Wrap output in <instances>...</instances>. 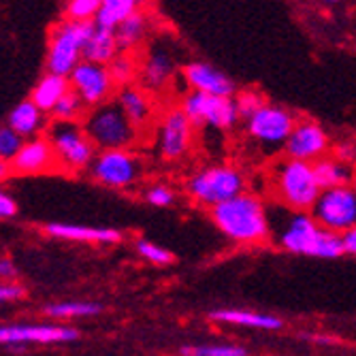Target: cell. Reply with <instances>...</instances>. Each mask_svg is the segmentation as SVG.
<instances>
[{
	"mask_svg": "<svg viewBox=\"0 0 356 356\" xmlns=\"http://www.w3.org/2000/svg\"><path fill=\"white\" fill-rule=\"evenodd\" d=\"M269 209V229L271 241L299 256H316V258H339L343 252L341 235L329 229H322L312 216V211H301L286 207L282 203L267 205Z\"/></svg>",
	"mask_w": 356,
	"mask_h": 356,
	"instance_id": "obj_1",
	"label": "cell"
},
{
	"mask_svg": "<svg viewBox=\"0 0 356 356\" xmlns=\"http://www.w3.org/2000/svg\"><path fill=\"white\" fill-rule=\"evenodd\" d=\"M216 229L235 245H261L269 241V209L256 192H241L209 209Z\"/></svg>",
	"mask_w": 356,
	"mask_h": 356,
	"instance_id": "obj_2",
	"label": "cell"
},
{
	"mask_svg": "<svg viewBox=\"0 0 356 356\" xmlns=\"http://www.w3.org/2000/svg\"><path fill=\"white\" fill-rule=\"evenodd\" d=\"M269 188L273 199L286 207L309 211L320 194V184L314 171V163L284 156L275 160L269 175Z\"/></svg>",
	"mask_w": 356,
	"mask_h": 356,
	"instance_id": "obj_3",
	"label": "cell"
},
{
	"mask_svg": "<svg viewBox=\"0 0 356 356\" xmlns=\"http://www.w3.org/2000/svg\"><path fill=\"white\" fill-rule=\"evenodd\" d=\"M248 190L245 173L235 165H209L186 179L188 199L203 209H211Z\"/></svg>",
	"mask_w": 356,
	"mask_h": 356,
	"instance_id": "obj_4",
	"label": "cell"
},
{
	"mask_svg": "<svg viewBox=\"0 0 356 356\" xmlns=\"http://www.w3.org/2000/svg\"><path fill=\"white\" fill-rule=\"evenodd\" d=\"M83 126L99 149L133 147L141 139V131L128 120L118 101H107L83 115Z\"/></svg>",
	"mask_w": 356,
	"mask_h": 356,
	"instance_id": "obj_5",
	"label": "cell"
},
{
	"mask_svg": "<svg viewBox=\"0 0 356 356\" xmlns=\"http://www.w3.org/2000/svg\"><path fill=\"white\" fill-rule=\"evenodd\" d=\"M45 137L56 152L58 165L71 173L90 169L96 149H99L79 120H54Z\"/></svg>",
	"mask_w": 356,
	"mask_h": 356,
	"instance_id": "obj_6",
	"label": "cell"
},
{
	"mask_svg": "<svg viewBox=\"0 0 356 356\" xmlns=\"http://www.w3.org/2000/svg\"><path fill=\"white\" fill-rule=\"evenodd\" d=\"M297 115L286 107L265 103L256 109L250 118H245V135L252 145L265 156H275L284 152V145L297 124Z\"/></svg>",
	"mask_w": 356,
	"mask_h": 356,
	"instance_id": "obj_7",
	"label": "cell"
},
{
	"mask_svg": "<svg viewBox=\"0 0 356 356\" xmlns=\"http://www.w3.org/2000/svg\"><path fill=\"white\" fill-rule=\"evenodd\" d=\"M181 109L190 118L192 126L199 133L213 131V133H229L237 126L239 109L233 96H218L199 90H190L181 99Z\"/></svg>",
	"mask_w": 356,
	"mask_h": 356,
	"instance_id": "obj_8",
	"label": "cell"
},
{
	"mask_svg": "<svg viewBox=\"0 0 356 356\" xmlns=\"http://www.w3.org/2000/svg\"><path fill=\"white\" fill-rule=\"evenodd\" d=\"M94 30V22L67 19L51 32L47 47V71L58 75H71V71L83 60V47Z\"/></svg>",
	"mask_w": 356,
	"mask_h": 356,
	"instance_id": "obj_9",
	"label": "cell"
},
{
	"mask_svg": "<svg viewBox=\"0 0 356 356\" xmlns=\"http://www.w3.org/2000/svg\"><path fill=\"white\" fill-rule=\"evenodd\" d=\"M92 177L113 190H128L145 175V163L131 147L101 149L90 165Z\"/></svg>",
	"mask_w": 356,
	"mask_h": 356,
	"instance_id": "obj_10",
	"label": "cell"
},
{
	"mask_svg": "<svg viewBox=\"0 0 356 356\" xmlns=\"http://www.w3.org/2000/svg\"><path fill=\"white\" fill-rule=\"evenodd\" d=\"M194 133L197 128L192 126L186 111L179 107H169L163 115H160L156 131H154V149L156 156L163 163H181V160L190 154L194 145Z\"/></svg>",
	"mask_w": 356,
	"mask_h": 356,
	"instance_id": "obj_11",
	"label": "cell"
},
{
	"mask_svg": "<svg viewBox=\"0 0 356 356\" xmlns=\"http://www.w3.org/2000/svg\"><path fill=\"white\" fill-rule=\"evenodd\" d=\"M309 211L322 229L335 231L339 235L346 233L356 224V188H354V184L322 188Z\"/></svg>",
	"mask_w": 356,
	"mask_h": 356,
	"instance_id": "obj_12",
	"label": "cell"
},
{
	"mask_svg": "<svg viewBox=\"0 0 356 356\" xmlns=\"http://www.w3.org/2000/svg\"><path fill=\"white\" fill-rule=\"evenodd\" d=\"M177 75V54L171 39H156L149 43L141 64H139V81L152 92H167L173 77Z\"/></svg>",
	"mask_w": 356,
	"mask_h": 356,
	"instance_id": "obj_13",
	"label": "cell"
},
{
	"mask_svg": "<svg viewBox=\"0 0 356 356\" xmlns=\"http://www.w3.org/2000/svg\"><path fill=\"white\" fill-rule=\"evenodd\" d=\"M71 88L86 101L88 107H96L107 103L115 90V81L111 77L109 64L81 60L69 75Z\"/></svg>",
	"mask_w": 356,
	"mask_h": 356,
	"instance_id": "obj_14",
	"label": "cell"
},
{
	"mask_svg": "<svg viewBox=\"0 0 356 356\" xmlns=\"http://www.w3.org/2000/svg\"><path fill=\"white\" fill-rule=\"evenodd\" d=\"M331 137L318 122L301 118L297 120L293 133H290L286 145H284V156L307 160V163H316V160L325 158L331 154Z\"/></svg>",
	"mask_w": 356,
	"mask_h": 356,
	"instance_id": "obj_15",
	"label": "cell"
},
{
	"mask_svg": "<svg viewBox=\"0 0 356 356\" xmlns=\"http://www.w3.org/2000/svg\"><path fill=\"white\" fill-rule=\"evenodd\" d=\"M79 339V331L64 325H9L0 327V346L22 343H71Z\"/></svg>",
	"mask_w": 356,
	"mask_h": 356,
	"instance_id": "obj_16",
	"label": "cell"
},
{
	"mask_svg": "<svg viewBox=\"0 0 356 356\" xmlns=\"http://www.w3.org/2000/svg\"><path fill=\"white\" fill-rule=\"evenodd\" d=\"M56 163V152L49 139L35 135L24 141L19 152L11 158V169L15 175H39L49 171Z\"/></svg>",
	"mask_w": 356,
	"mask_h": 356,
	"instance_id": "obj_17",
	"label": "cell"
},
{
	"mask_svg": "<svg viewBox=\"0 0 356 356\" xmlns=\"http://www.w3.org/2000/svg\"><path fill=\"white\" fill-rule=\"evenodd\" d=\"M179 75L190 90L218 94V96H233L237 92L233 79L207 62H188L184 64Z\"/></svg>",
	"mask_w": 356,
	"mask_h": 356,
	"instance_id": "obj_18",
	"label": "cell"
},
{
	"mask_svg": "<svg viewBox=\"0 0 356 356\" xmlns=\"http://www.w3.org/2000/svg\"><path fill=\"white\" fill-rule=\"evenodd\" d=\"M115 101L120 103V107L124 109V113L128 115L141 133H145L147 128L152 126L154 118H156V105H154V99H152V92H147L143 86H122Z\"/></svg>",
	"mask_w": 356,
	"mask_h": 356,
	"instance_id": "obj_19",
	"label": "cell"
},
{
	"mask_svg": "<svg viewBox=\"0 0 356 356\" xmlns=\"http://www.w3.org/2000/svg\"><path fill=\"white\" fill-rule=\"evenodd\" d=\"M45 233L58 239L69 241H83V243H120L122 233L115 229H96V226H81V224H64L51 222L45 224Z\"/></svg>",
	"mask_w": 356,
	"mask_h": 356,
	"instance_id": "obj_20",
	"label": "cell"
},
{
	"mask_svg": "<svg viewBox=\"0 0 356 356\" xmlns=\"http://www.w3.org/2000/svg\"><path fill=\"white\" fill-rule=\"evenodd\" d=\"M209 318L222 325H237V327H250L258 331H280L284 329V320L273 314L252 312V309H213L209 312Z\"/></svg>",
	"mask_w": 356,
	"mask_h": 356,
	"instance_id": "obj_21",
	"label": "cell"
},
{
	"mask_svg": "<svg viewBox=\"0 0 356 356\" xmlns=\"http://www.w3.org/2000/svg\"><path fill=\"white\" fill-rule=\"evenodd\" d=\"M69 90H71V79H69L67 75H58V73L47 71V73L39 79V83L35 86V90H32L30 99L35 101L43 111L51 113V109L56 107V103H58Z\"/></svg>",
	"mask_w": 356,
	"mask_h": 356,
	"instance_id": "obj_22",
	"label": "cell"
},
{
	"mask_svg": "<svg viewBox=\"0 0 356 356\" xmlns=\"http://www.w3.org/2000/svg\"><path fill=\"white\" fill-rule=\"evenodd\" d=\"M314 171L318 177L320 188H335V186H346L354 181L356 167L343 163L337 156L327 154L325 158H320L314 163Z\"/></svg>",
	"mask_w": 356,
	"mask_h": 356,
	"instance_id": "obj_23",
	"label": "cell"
},
{
	"mask_svg": "<svg viewBox=\"0 0 356 356\" xmlns=\"http://www.w3.org/2000/svg\"><path fill=\"white\" fill-rule=\"evenodd\" d=\"M118 54H120V45H118V39H115V30L101 28V26L94 24L92 35H90L86 47H83V60L109 64Z\"/></svg>",
	"mask_w": 356,
	"mask_h": 356,
	"instance_id": "obj_24",
	"label": "cell"
},
{
	"mask_svg": "<svg viewBox=\"0 0 356 356\" xmlns=\"http://www.w3.org/2000/svg\"><path fill=\"white\" fill-rule=\"evenodd\" d=\"M147 32H149V17L143 11L120 22L115 26V39L120 51H135L141 43H145Z\"/></svg>",
	"mask_w": 356,
	"mask_h": 356,
	"instance_id": "obj_25",
	"label": "cell"
},
{
	"mask_svg": "<svg viewBox=\"0 0 356 356\" xmlns=\"http://www.w3.org/2000/svg\"><path fill=\"white\" fill-rule=\"evenodd\" d=\"M147 3L149 0H103L101 11L94 17V24L101 26V28L115 30V26L120 22L143 11Z\"/></svg>",
	"mask_w": 356,
	"mask_h": 356,
	"instance_id": "obj_26",
	"label": "cell"
},
{
	"mask_svg": "<svg viewBox=\"0 0 356 356\" xmlns=\"http://www.w3.org/2000/svg\"><path fill=\"white\" fill-rule=\"evenodd\" d=\"M43 113H45V111H43L35 101L28 99V101L19 103V105L11 111L9 124L15 128V131H17L24 139H30V137L39 135V131L43 128Z\"/></svg>",
	"mask_w": 356,
	"mask_h": 356,
	"instance_id": "obj_27",
	"label": "cell"
},
{
	"mask_svg": "<svg viewBox=\"0 0 356 356\" xmlns=\"http://www.w3.org/2000/svg\"><path fill=\"white\" fill-rule=\"evenodd\" d=\"M109 71L115 81V86H128L133 83L135 77H139V62L135 58V51H120L111 62H109Z\"/></svg>",
	"mask_w": 356,
	"mask_h": 356,
	"instance_id": "obj_28",
	"label": "cell"
},
{
	"mask_svg": "<svg viewBox=\"0 0 356 356\" xmlns=\"http://www.w3.org/2000/svg\"><path fill=\"white\" fill-rule=\"evenodd\" d=\"M101 305L99 303H92V301H64V303H54L45 307V314L49 318H60V320H67V318H88V316H96L101 314Z\"/></svg>",
	"mask_w": 356,
	"mask_h": 356,
	"instance_id": "obj_29",
	"label": "cell"
},
{
	"mask_svg": "<svg viewBox=\"0 0 356 356\" xmlns=\"http://www.w3.org/2000/svg\"><path fill=\"white\" fill-rule=\"evenodd\" d=\"M86 101L71 88L51 109L54 120H81L86 115Z\"/></svg>",
	"mask_w": 356,
	"mask_h": 356,
	"instance_id": "obj_30",
	"label": "cell"
},
{
	"mask_svg": "<svg viewBox=\"0 0 356 356\" xmlns=\"http://www.w3.org/2000/svg\"><path fill=\"white\" fill-rule=\"evenodd\" d=\"M181 354L192 356H245L248 350L235 343H203V346H184Z\"/></svg>",
	"mask_w": 356,
	"mask_h": 356,
	"instance_id": "obj_31",
	"label": "cell"
},
{
	"mask_svg": "<svg viewBox=\"0 0 356 356\" xmlns=\"http://www.w3.org/2000/svg\"><path fill=\"white\" fill-rule=\"evenodd\" d=\"M101 5H103V0H67L64 15H67V19L92 22L96 13L101 11Z\"/></svg>",
	"mask_w": 356,
	"mask_h": 356,
	"instance_id": "obj_32",
	"label": "cell"
},
{
	"mask_svg": "<svg viewBox=\"0 0 356 356\" xmlns=\"http://www.w3.org/2000/svg\"><path fill=\"white\" fill-rule=\"evenodd\" d=\"M137 254L141 258H145V261L154 263V265H160V267H167V265H173L175 263V256L165 250V248H160L147 239H139L137 241Z\"/></svg>",
	"mask_w": 356,
	"mask_h": 356,
	"instance_id": "obj_33",
	"label": "cell"
},
{
	"mask_svg": "<svg viewBox=\"0 0 356 356\" xmlns=\"http://www.w3.org/2000/svg\"><path fill=\"white\" fill-rule=\"evenodd\" d=\"M143 199L154 207H171L177 201V192L169 184H152L143 190Z\"/></svg>",
	"mask_w": 356,
	"mask_h": 356,
	"instance_id": "obj_34",
	"label": "cell"
},
{
	"mask_svg": "<svg viewBox=\"0 0 356 356\" xmlns=\"http://www.w3.org/2000/svg\"><path fill=\"white\" fill-rule=\"evenodd\" d=\"M22 145H24V137L15 131L11 124L0 126V158L11 160L19 152Z\"/></svg>",
	"mask_w": 356,
	"mask_h": 356,
	"instance_id": "obj_35",
	"label": "cell"
},
{
	"mask_svg": "<svg viewBox=\"0 0 356 356\" xmlns=\"http://www.w3.org/2000/svg\"><path fill=\"white\" fill-rule=\"evenodd\" d=\"M267 101L263 99L261 94L258 92H241L239 96H237V109H239V115L245 120V118H250L256 109H261L263 105H265Z\"/></svg>",
	"mask_w": 356,
	"mask_h": 356,
	"instance_id": "obj_36",
	"label": "cell"
},
{
	"mask_svg": "<svg viewBox=\"0 0 356 356\" xmlns=\"http://www.w3.org/2000/svg\"><path fill=\"white\" fill-rule=\"evenodd\" d=\"M331 154L337 156L343 163L356 167V141L354 139H348V141H339L337 145L331 147Z\"/></svg>",
	"mask_w": 356,
	"mask_h": 356,
	"instance_id": "obj_37",
	"label": "cell"
},
{
	"mask_svg": "<svg viewBox=\"0 0 356 356\" xmlns=\"http://www.w3.org/2000/svg\"><path fill=\"white\" fill-rule=\"evenodd\" d=\"M24 297V288L19 284H0V303H7V301H15Z\"/></svg>",
	"mask_w": 356,
	"mask_h": 356,
	"instance_id": "obj_38",
	"label": "cell"
},
{
	"mask_svg": "<svg viewBox=\"0 0 356 356\" xmlns=\"http://www.w3.org/2000/svg\"><path fill=\"white\" fill-rule=\"evenodd\" d=\"M13 216H17L15 201L9 197L7 192L0 190V220H7V218H13Z\"/></svg>",
	"mask_w": 356,
	"mask_h": 356,
	"instance_id": "obj_39",
	"label": "cell"
},
{
	"mask_svg": "<svg viewBox=\"0 0 356 356\" xmlns=\"http://www.w3.org/2000/svg\"><path fill=\"white\" fill-rule=\"evenodd\" d=\"M341 241H343V252L350 256H356V224L346 233H341Z\"/></svg>",
	"mask_w": 356,
	"mask_h": 356,
	"instance_id": "obj_40",
	"label": "cell"
},
{
	"mask_svg": "<svg viewBox=\"0 0 356 356\" xmlns=\"http://www.w3.org/2000/svg\"><path fill=\"white\" fill-rule=\"evenodd\" d=\"M17 275V269L15 265L9 261V258L0 256V280H13Z\"/></svg>",
	"mask_w": 356,
	"mask_h": 356,
	"instance_id": "obj_41",
	"label": "cell"
},
{
	"mask_svg": "<svg viewBox=\"0 0 356 356\" xmlns=\"http://www.w3.org/2000/svg\"><path fill=\"white\" fill-rule=\"evenodd\" d=\"M11 173H13V169H11V160L0 158V184L7 181Z\"/></svg>",
	"mask_w": 356,
	"mask_h": 356,
	"instance_id": "obj_42",
	"label": "cell"
},
{
	"mask_svg": "<svg viewBox=\"0 0 356 356\" xmlns=\"http://www.w3.org/2000/svg\"><path fill=\"white\" fill-rule=\"evenodd\" d=\"M320 3H337V0H320Z\"/></svg>",
	"mask_w": 356,
	"mask_h": 356,
	"instance_id": "obj_43",
	"label": "cell"
},
{
	"mask_svg": "<svg viewBox=\"0 0 356 356\" xmlns=\"http://www.w3.org/2000/svg\"><path fill=\"white\" fill-rule=\"evenodd\" d=\"M352 184H354V188H356V173H354V181H352Z\"/></svg>",
	"mask_w": 356,
	"mask_h": 356,
	"instance_id": "obj_44",
	"label": "cell"
}]
</instances>
